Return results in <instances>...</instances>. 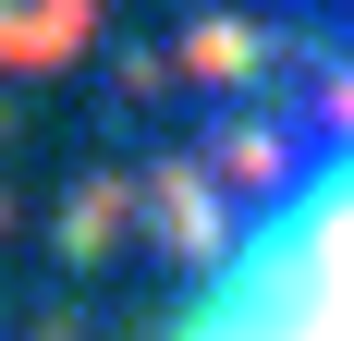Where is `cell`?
<instances>
[{
    "label": "cell",
    "mask_w": 354,
    "mask_h": 341,
    "mask_svg": "<svg viewBox=\"0 0 354 341\" xmlns=\"http://www.w3.org/2000/svg\"><path fill=\"white\" fill-rule=\"evenodd\" d=\"M196 341H354V159L318 170V183L220 269Z\"/></svg>",
    "instance_id": "6da1fadb"
}]
</instances>
